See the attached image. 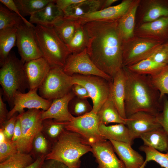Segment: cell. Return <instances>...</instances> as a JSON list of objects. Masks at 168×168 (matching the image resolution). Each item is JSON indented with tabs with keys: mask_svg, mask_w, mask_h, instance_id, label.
I'll return each instance as SVG.
<instances>
[{
	"mask_svg": "<svg viewBox=\"0 0 168 168\" xmlns=\"http://www.w3.org/2000/svg\"><path fill=\"white\" fill-rule=\"evenodd\" d=\"M118 20L92 21L83 24L88 35L86 49L89 57L100 70L113 80L124 67L123 40Z\"/></svg>",
	"mask_w": 168,
	"mask_h": 168,
	"instance_id": "obj_1",
	"label": "cell"
},
{
	"mask_svg": "<svg viewBox=\"0 0 168 168\" xmlns=\"http://www.w3.org/2000/svg\"><path fill=\"white\" fill-rule=\"evenodd\" d=\"M124 68L126 76L125 109L127 118L140 111L156 115L161 112L163 98L161 99L160 93L152 84L149 76L135 73Z\"/></svg>",
	"mask_w": 168,
	"mask_h": 168,
	"instance_id": "obj_2",
	"label": "cell"
},
{
	"mask_svg": "<svg viewBox=\"0 0 168 168\" xmlns=\"http://www.w3.org/2000/svg\"><path fill=\"white\" fill-rule=\"evenodd\" d=\"M91 151V146L82 136L65 129L53 143L45 160L54 159L70 168H79L81 157Z\"/></svg>",
	"mask_w": 168,
	"mask_h": 168,
	"instance_id": "obj_3",
	"label": "cell"
},
{
	"mask_svg": "<svg viewBox=\"0 0 168 168\" xmlns=\"http://www.w3.org/2000/svg\"><path fill=\"white\" fill-rule=\"evenodd\" d=\"M25 63L11 52L0 69V84L3 95L12 109L17 91L25 93L30 86L24 68Z\"/></svg>",
	"mask_w": 168,
	"mask_h": 168,
	"instance_id": "obj_4",
	"label": "cell"
},
{
	"mask_svg": "<svg viewBox=\"0 0 168 168\" xmlns=\"http://www.w3.org/2000/svg\"><path fill=\"white\" fill-rule=\"evenodd\" d=\"M34 29L43 57L51 67L63 68L71 53L54 27L37 25Z\"/></svg>",
	"mask_w": 168,
	"mask_h": 168,
	"instance_id": "obj_5",
	"label": "cell"
},
{
	"mask_svg": "<svg viewBox=\"0 0 168 168\" xmlns=\"http://www.w3.org/2000/svg\"><path fill=\"white\" fill-rule=\"evenodd\" d=\"M73 84L72 76L66 74L62 68L51 67L49 72L38 90L39 95L52 101L69 92Z\"/></svg>",
	"mask_w": 168,
	"mask_h": 168,
	"instance_id": "obj_6",
	"label": "cell"
},
{
	"mask_svg": "<svg viewBox=\"0 0 168 168\" xmlns=\"http://www.w3.org/2000/svg\"><path fill=\"white\" fill-rule=\"evenodd\" d=\"M71 76L73 85H81L86 89L92 102V110L97 114L109 97L112 82L94 75L74 74Z\"/></svg>",
	"mask_w": 168,
	"mask_h": 168,
	"instance_id": "obj_7",
	"label": "cell"
},
{
	"mask_svg": "<svg viewBox=\"0 0 168 168\" xmlns=\"http://www.w3.org/2000/svg\"><path fill=\"white\" fill-rule=\"evenodd\" d=\"M41 112L40 110L33 109L18 114L21 129V137L16 143L18 152L29 153L31 151L33 140L42 128Z\"/></svg>",
	"mask_w": 168,
	"mask_h": 168,
	"instance_id": "obj_8",
	"label": "cell"
},
{
	"mask_svg": "<svg viewBox=\"0 0 168 168\" xmlns=\"http://www.w3.org/2000/svg\"><path fill=\"white\" fill-rule=\"evenodd\" d=\"M162 43L134 35L123 41V64L127 67L149 57Z\"/></svg>",
	"mask_w": 168,
	"mask_h": 168,
	"instance_id": "obj_9",
	"label": "cell"
},
{
	"mask_svg": "<svg viewBox=\"0 0 168 168\" xmlns=\"http://www.w3.org/2000/svg\"><path fill=\"white\" fill-rule=\"evenodd\" d=\"M100 123L97 114L92 110L82 116L75 117L68 122L65 129L79 134L90 145L107 140L100 130Z\"/></svg>",
	"mask_w": 168,
	"mask_h": 168,
	"instance_id": "obj_10",
	"label": "cell"
},
{
	"mask_svg": "<svg viewBox=\"0 0 168 168\" xmlns=\"http://www.w3.org/2000/svg\"><path fill=\"white\" fill-rule=\"evenodd\" d=\"M34 27L29 26L24 23L17 27L16 45L21 59L25 63L43 57Z\"/></svg>",
	"mask_w": 168,
	"mask_h": 168,
	"instance_id": "obj_11",
	"label": "cell"
},
{
	"mask_svg": "<svg viewBox=\"0 0 168 168\" xmlns=\"http://www.w3.org/2000/svg\"><path fill=\"white\" fill-rule=\"evenodd\" d=\"M63 68L64 72L69 76L74 74L94 75L113 81L110 76L100 70L92 62L86 48L81 52L70 54Z\"/></svg>",
	"mask_w": 168,
	"mask_h": 168,
	"instance_id": "obj_12",
	"label": "cell"
},
{
	"mask_svg": "<svg viewBox=\"0 0 168 168\" xmlns=\"http://www.w3.org/2000/svg\"><path fill=\"white\" fill-rule=\"evenodd\" d=\"M38 89H29L26 93L16 92L13 98V107L8 112L7 119L16 113L19 114L25 112L24 109L47 110L52 101L44 99L37 93Z\"/></svg>",
	"mask_w": 168,
	"mask_h": 168,
	"instance_id": "obj_13",
	"label": "cell"
},
{
	"mask_svg": "<svg viewBox=\"0 0 168 168\" xmlns=\"http://www.w3.org/2000/svg\"><path fill=\"white\" fill-rule=\"evenodd\" d=\"M168 16V0H140L136 12L135 27Z\"/></svg>",
	"mask_w": 168,
	"mask_h": 168,
	"instance_id": "obj_14",
	"label": "cell"
},
{
	"mask_svg": "<svg viewBox=\"0 0 168 168\" xmlns=\"http://www.w3.org/2000/svg\"><path fill=\"white\" fill-rule=\"evenodd\" d=\"M125 125L133 140L140 138L143 134L161 127L156 115L144 111L136 112L128 117Z\"/></svg>",
	"mask_w": 168,
	"mask_h": 168,
	"instance_id": "obj_15",
	"label": "cell"
},
{
	"mask_svg": "<svg viewBox=\"0 0 168 168\" xmlns=\"http://www.w3.org/2000/svg\"><path fill=\"white\" fill-rule=\"evenodd\" d=\"M133 0H124L119 4L98 10L75 19L77 24L96 21L113 22L120 19L127 12Z\"/></svg>",
	"mask_w": 168,
	"mask_h": 168,
	"instance_id": "obj_16",
	"label": "cell"
},
{
	"mask_svg": "<svg viewBox=\"0 0 168 168\" xmlns=\"http://www.w3.org/2000/svg\"><path fill=\"white\" fill-rule=\"evenodd\" d=\"M134 35L161 43L168 40V16L135 27Z\"/></svg>",
	"mask_w": 168,
	"mask_h": 168,
	"instance_id": "obj_17",
	"label": "cell"
},
{
	"mask_svg": "<svg viewBox=\"0 0 168 168\" xmlns=\"http://www.w3.org/2000/svg\"><path fill=\"white\" fill-rule=\"evenodd\" d=\"M90 145L99 168H125L123 163L117 157L109 140L98 142Z\"/></svg>",
	"mask_w": 168,
	"mask_h": 168,
	"instance_id": "obj_18",
	"label": "cell"
},
{
	"mask_svg": "<svg viewBox=\"0 0 168 168\" xmlns=\"http://www.w3.org/2000/svg\"><path fill=\"white\" fill-rule=\"evenodd\" d=\"M51 66L43 57L24 63V68L30 89H38L48 75Z\"/></svg>",
	"mask_w": 168,
	"mask_h": 168,
	"instance_id": "obj_19",
	"label": "cell"
},
{
	"mask_svg": "<svg viewBox=\"0 0 168 168\" xmlns=\"http://www.w3.org/2000/svg\"><path fill=\"white\" fill-rule=\"evenodd\" d=\"M75 96L71 90L64 96L52 100L47 110H41V117L42 120L52 119L60 122H68L72 121L75 117L70 112L68 105Z\"/></svg>",
	"mask_w": 168,
	"mask_h": 168,
	"instance_id": "obj_20",
	"label": "cell"
},
{
	"mask_svg": "<svg viewBox=\"0 0 168 168\" xmlns=\"http://www.w3.org/2000/svg\"><path fill=\"white\" fill-rule=\"evenodd\" d=\"M64 17L63 12L57 6L55 0H52L42 9L30 16L29 21L32 24L53 27Z\"/></svg>",
	"mask_w": 168,
	"mask_h": 168,
	"instance_id": "obj_21",
	"label": "cell"
},
{
	"mask_svg": "<svg viewBox=\"0 0 168 168\" xmlns=\"http://www.w3.org/2000/svg\"><path fill=\"white\" fill-rule=\"evenodd\" d=\"M126 76L124 67L115 75L112 83L110 96L119 114L127 119L125 109Z\"/></svg>",
	"mask_w": 168,
	"mask_h": 168,
	"instance_id": "obj_22",
	"label": "cell"
},
{
	"mask_svg": "<svg viewBox=\"0 0 168 168\" xmlns=\"http://www.w3.org/2000/svg\"><path fill=\"white\" fill-rule=\"evenodd\" d=\"M115 152L123 163L125 168H142L144 160L142 156L127 143L109 140Z\"/></svg>",
	"mask_w": 168,
	"mask_h": 168,
	"instance_id": "obj_23",
	"label": "cell"
},
{
	"mask_svg": "<svg viewBox=\"0 0 168 168\" xmlns=\"http://www.w3.org/2000/svg\"><path fill=\"white\" fill-rule=\"evenodd\" d=\"M103 0H83L73 4L63 12L64 18L74 20L75 19L101 9Z\"/></svg>",
	"mask_w": 168,
	"mask_h": 168,
	"instance_id": "obj_24",
	"label": "cell"
},
{
	"mask_svg": "<svg viewBox=\"0 0 168 168\" xmlns=\"http://www.w3.org/2000/svg\"><path fill=\"white\" fill-rule=\"evenodd\" d=\"M140 0H133L125 13L118 20V26L123 41L134 36L136 16Z\"/></svg>",
	"mask_w": 168,
	"mask_h": 168,
	"instance_id": "obj_25",
	"label": "cell"
},
{
	"mask_svg": "<svg viewBox=\"0 0 168 168\" xmlns=\"http://www.w3.org/2000/svg\"><path fill=\"white\" fill-rule=\"evenodd\" d=\"M99 129L107 140L133 144V140L127 127L125 124H117L108 126L100 122Z\"/></svg>",
	"mask_w": 168,
	"mask_h": 168,
	"instance_id": "obj_26",
	"label": "cell"
},
{
	"mask_svg": "<svg viewBox=\"0 0 168 168\" xmlns=\"http://www.w3.org/2000/svg\"><path fill=\"white\" fill-rule=\"evenodd\" d=\"M140 138L144 145L162 152L168 150V136L162 127L142 134Z\"/></svg>",
	"mask_w": 168,
	"mask_h": 168,
	"instance_id": "obj_27",
	"label": "cell"
},
{
	"mask_svg": "<svg viewBox=\"0 0 168 168\" xmlns=\"http://www.w3.org/2000/svg\"><path fill=\"white\" fill-rule=\"evenodd\" d=\"M99 121L107 125L110 123L125 124L127 119L122 118L119 114L110 95L97 113Z\"/></svg>",
	"mask_w": 168,
	"mask_h": 168,
	"instance_id": "obj_28",
	"label": "cell"
},
{
	"mask_svg": "<svg viewBox=\"0 0 168 168\" xmlns=\"http://www.w3.org/2000/svg\"><path fill=\"white\" fill-rule=\"evenodd\" d=\"M16 27L0 30V65L1 66L16 44Z\"/></svg>",
	"mask_w": 168,
	"mask_h": 168,
	"instance_id": "obj_29",
	"label": "cell"
},
{
	"mask_svg": "<svg viewBox=\"0 0 168 168\" xmlns=\"http://www.w3.org/2000/svg\"><path fill=\"white\" fill-rule=\"evenodd\" d=\"M88 39V34L84 25L77 24L73 35L66 45L71 54L78 53L86 48Z\"/></svg>",
	"mask_w": 168,
	"mask_h": 168,
	"instance_id": "obj_30",
	"label": "cell"
},
{
	"mask_svg": "<svg viewBox=\"0 0 168 168\" xmlns=\"http://www.w3.org/2000/svg\"><path fill=\"white\" fill-rule=\"evenodd\" d=\"M166 66L159 64L148 58L134 64L125 67L135 73L152 76L157 73Z\"/></svg>",
	"mask_w": 168,
	"mask_h": 168,
	"instance_id": "obj_31",
	"label": "cell"
},
{
	"mask_svg": "<svg viewBox=\"0 0 168 168\" xmlns=\"http://www.w3.org/2000/svg\"><path fill=\"white\" fill-rule=\"evenodd\" d=\"M68 122H60L52 119H47L43 121L41 132L47 139L53 143L59 138L65 129Z\"/></svg>",
	"mask_w": 168,
	"mask_h": 168,
	"instance_id": "obj_32",
	"label": "cell"
},
{
	"mask_svg": "<svg viewBox=\"0 0 168 168\" xmlns=\"http://www.w3.org/2000/svg\"><path fill=\"white\" fill-rule=\"evenodd\" d=\"M34 161L31 154L18 152L0 163V168H25Z\"/></svg>",
	"mask_w": 168,
	"mask_h": 168,
	"instance_id": "obj_33",
	"label": "cell"
},
{
	"mask_svg": "<svg viewBox=\"0 0 168 168\" xmlns=\"http://www.w3.org/2000/svg\"><path fill=\"white\" fill-rule=\"evenodd\" d=\"M77 26L75 21L63 18L53 27L60 38L66 44L72 38Z\"/></svg>",
	"mask_w": 168,
	"mask_h": 168,
	"instance_id": "obj_34",
	"label": "cell"
},
{
	"mask_svg": "<svg viewBox=\"0 0 168 168\" xmlns=\"http://www.w3.org/2000/svg\"><path fill=\"white\" fill-rule=\"evenodd\" d=\"M52 0H16L14 1L23 16L29 15L30 16L42 9Z\"/></svg>",
	"mask_w": 168,
	"mask_h": 168,
	"instance_id": "obj_35",
	"label": "cell"
},
{
	"mask_svg": "<svg viewBox=\"0 0 168 168\" xmlns=\"http://www.w3.org/2000/svg\"><path fill=\"white\" fill-rule=\"evenodd\" d=\"M139 149L144 152L146 158L142 168H144L147 162L153 161L164 168H168V150L166 153H163L155 149L146 146H141Z\"/></svg>",
	"mask_w": 168,
	"mask_h": 168,
	"instance_id": "obj_36",
	"label": "cell"
},
{
	"mask_svg": "<svg viewBox=\"0 0 168 168\" xmlns=\"http://www.w3.org/2000/svg\"><path fill=\"white\" fill-rule=\"evenodd\" d=\"M23 23L22 19L16 13L0 4V30L13 27H17Z\"/></svg>",
	"mask_w": 168,
	"mask_h": 168,
	"instance_id": "obj_37",
	"label": "cell"
},
{
	"mask_svg": "<svg viewBox=\"0 0 168 168\" xmlns=\"http://www.w3.org/2000/svg\"><path fill=\"white\" fill-rule=\"evenodd\" d=\"M149 76L152 84L159 91L160 98L162 99L166 94H168V65L157 73Z\"/></svg>",
	"mask_w": 168,
	"mask_h": 168,
	"instance_id": "obj_38",
	"label": "cell"
},
{
	"mask_svg": "<svg viewBox=\"0 0 168 168\" xmlns=\"http://www.w3.org/2000/svg\"><path fill=\"white\" fill-rule=\"evenodd\" d=\"M75 97L70 101L68 105L69 111L73 116L75 117L82 116L92 110V107L86 99Z\"/></svg>",
	"mask_w": 168,
	"mask_h": 168,
	"instance_id": "obj_39",
	"label": "cell"
},
{
	"mask_svg": "<svg viewBox=\"0 0 168 168\" xmlns=\"http://www.w3.org/2000/svg\"><path fill=\"white\" fill-rule=\"evenodd\" d=\"M51 142L47 139L41 131L34 138L32 142L33 153L37 154L38 157L47 155L51 151L52 146Z\"/></svg>",
	"mask_w": 168,
	"mask_h": 168,
	"instance_id": "obj_40",
	"label": "cell"
},
{
	"mask_svg": "<svg viewBox=\"0 0 168 168\" xmlns=\"http://www.w3.org/2000/svg\"><path fill=\"white\" fill-rule=\"evenodd\" d=\"M149 58L159 64L168 65V40L161 44Z\"/></svg>",
	"mask_w": 168,
	"mask_h": 168,
	"instance_id": "obj_41",
	"label": "cell"
},
{
	"mask_svg": "<svg viewBox=\"0 0 168 168\" xmlns=\"http://www.w3.org/2000/svg\"><path fill=\"white\" fill-rule=\"evenodd\" d=\"M18 152L16 144L7 139L0 142V162H2Z\"/></svg>",
	"mask_w": 168,
	"mask_h": 168,
	"instance_id": "obj_42",
	"label": "cell"
},
{
	"mask_svg": "<svg viewBox=\"0 0 168 168\" xmlns=\"http://www.w3.org/2000/svg\"><path fill=\"white\" fill-rule=\"evenodd\" d=\"M157 120L168 136V100L166 96L163 99L162 111L156 115Z\"/></svg>",
	"mask_w": 168,
	"mask_h": 168,
	"instance_id": "obj_43",
	"label": "cell"
},
{
	"mask_svg": "<svg viewBox=\"0 0 168 168\" xmlns=\"http://www.w3.org/2000/svg\"><path fill=\"white\" fill-rule=\"evenodd\" d=\"M17 113L8 119L1 127L5 136L7 139L11 140L13 136L15 124L18 114Z\"/></svg>",
	"mask_w": 168,
	"mask_h": 168,
	"instance_id": "obj_44",
	"label": "cell"
},
{
	"mask_svg": "<svg viewBox=\"0 0 168 168\" xmlns=\"http://www.w3.org/2000/svg\"><path fill=\"white\" fill-rule=\"evenodd\" d=\"M0 2L5 7L11 11H12L16 13L22 19L25 24L27 25L32 27L35 26L27 20L21 14L19 9L15 2L13 0H0Z\"/></svg>",
	"mask_w": 168,
	"mask_h": 168,
	"instance_id": "obj_45",
	"label": "cell"
},
{
	"mask_svg": "<svg viewBox=\"0 0 168 168\" xmlns=\"http://www.w3.org/2000/svg\"><path fill=\"white\" fill-rule=\"evenodd\" d=\"M71 91L75 96L82 99H87L90 98L86 88L82 85L75 84L72 88Z\"/></svg>",
	"mask_w": 168,
	"mask_h": 168,
	"instance_id": "obj_46",
	"label": "cell"
},
{
	"mask_svg": "<svg viewBox=\"0 0 168 168\" xmlns=\"http://www.w3.org/2000/svg\"><path fill=\"white\" fill-rule=\"evenodd\" d=\"M2 92L0 89V127L7 120V115L8 113L6 104L2 99Z\"/></svg>",
	"mask_w": 168,
	"mask_h": 168,
	"instance_id": "obj_47",
	"label": "cell"
},
{
	"mask_svg": "<svg viewBox=\"0 0 168 168\" xmlns=\"http://www.w3.org/2000/svg\"><path fill=\"white\" fill-rule=\"evenodd\" d=\"M41 168H70L63 163L54 159L45 160Z\"/></svg>",
	"mask_w": 168,
	"mask_h": 168,
	"instance_id": "obj_48",
	"label": "cell"
},
{
	"mask_svg": "<svg viewBox=\"0 0 168 168\" xmlns=\"http://www.w3.org/2000/svg\"><path fill=\"white\" fill-rule=\"evenodd\" d=\"M82 1L83 0H55V2L57 6L64 12L69 6Z\"/></svg>",
	"mask_w": 168,
	"mask_h": 168,
	"instance_id": "obj_49",
	"label": "cell"
},
{
	"mask_svg": "<svg viewBox=\"0 0 168 168\" xmlns=\"http://www.w3.org/2000/svg\"><path fill=\"white\" fill-rule=\"evenodd\" d=\"M21 135V124L20 121L17 116V119L15 124L14 133L11 139V141L16 144L20 139Z\"/></svg>",
	"mask_w": 168,
	"mask_h": 168,
	"instance_id": "obj_50",
	"label": "cell"
},
{
	"mask_svg": "<svg viewBox=\"0 0 168 168\" xmlns=\"http://www.w3.org/2000/svg\"><path fill=\"white\" fill-rule=\"evenodd\" d=\"M46 156L42 155L37 157L31 164L25 168H41L45 159Z\"/></svg>",
	"mask_w": 168,
	"mask_h": 168,
	"instance_id": "obj_51",
	"label": "cell"
},
{
	"mask_svg": "<svg viewBox=\"0 0 168 168\" xmlns=\"http://www.w3.org/2000/svg\"><path fill=\"white\" fill-rule=\"evenodd\" d=\"M118 1V0H103L101 9L111 6V5L113 3Z\"/></svg>",
	"mask_w": 168,
	"mask_h": 168,
	"instance_id": "obj_52",
	"label": "cell"
},
{
	"mask_svg": "<svg viewBox=\"0 0 168 168\" xmlns=\"http://www.w3.org/2000/svg\"><path fill=\"white\" fill-rule=\"evenodd\" d=\"M7 138L5 136V135L2 130L0 128V142H3L5 141Z\"/></svg>",
	"mask_w": 168,
	"mask_h": 168,
	"instance_id": "obj_53",
	"label": "cell"
}]
</instances>
